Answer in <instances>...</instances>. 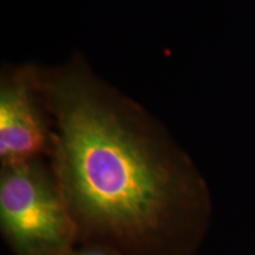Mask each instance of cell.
Here are the masks:
<instances>
[{"mask_svg": "<svg viewBox=\"0 0 255 255\" xmlns=\"http://www.w3.org/2000/svg\"><path fill=\"white\" fill-rule=\"evenodd\" d=\"M53 128L50 164L78 245L120 255H193L212 202L205 178L145 109L82 57L37 65Z\"/></svg>", "mask_w": 255, "mask_h": 255, "instance_id": "obj_1", "label": "cell"}, {"mask_svg": "<svg viewBox=\"0 0 255 255\" xmlns=\"http://www.w3.org/2000/svg\"><path fill=\"white\" fill-rule=\"evenodd\" d=\"M0 229L14 255H65L78 245L71 212L43 158L1 165Z\"/></svg>", "mask_w": 255, "mask_h": 255, "instance_id": "obj_2", "label": "cell"}, {"mask_svg": "<svg viewBox=\"0 0 255 255\" xmlns=\"http://www.w3.org/2000/svg\"><path fill=\"white\" fill-rule=\"evenodd\" d=\"M53 128L37 65L6 69L0 81V162L8 165L50 157Z\"/></svg>", "mask_w": 255, "mask_h": 255, "instance_id": "obj_3", "label": "cell"}, {"mask_svg": "<svg viewBox=\"0 0 255 255\" xmlns=\"http://www.w3.org/2000/svg\"><path fill=\"white\" fill-rule=\"evenodd\" d=\"M65 255H120L107 248L90 246V245H77L72 251Z\"/></svg>", "mask_w": 255, "mask_h": 255, "instance_id": "obj_4", "label": "cell"}]
</instances>
